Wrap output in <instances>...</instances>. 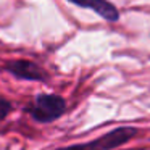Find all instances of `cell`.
<instances>
[{
    "label": "cell",
    "instance_id": "obj_1",
    "mask_svg": "<svg viewBox=\"0 0 150 150\" xmlns=\"http://www.w3.org/2000/svg\"><path fill=\"white\" fill-rule=\"evenodd\" d=\"M26 111L39 123H52L66 111V100L57 94H39L33 103L26 107Z\"/></svg>",
    "mask_w": 150,
    "mask_h": 150
},
{
    "label": "cell",
    "instance_id": "obj_3",
    "mask_svg": "<svg viewBox=\"0 0 150 150\" xmlns=\"http://www.w3.org/2000/svg\"><path fill=\"white\" fill-rule=\"evenodd\" d=\"M5 71L13 74L15 78L26 79V81L45 82L49 79V74L37 63L29 62V60H11L5 65Z\"/></svg>",
    "mask_w": 150,
    "mask_h": 150
},
{
    "label": "cell",
    "instance_id": "obj_4",
    "mask_svg": "<svg viewBox=\"0 0 150 150\" xmlns=\"http://www.w3.org/2000/svg\"><path fill=\"white\" fill-rule=\"evenodd\" d=\"M69 4L76 5L79 8H86V10H92L95 15L103 18L105 21H115L120 20V11L111 2L108 0H68Z\"/></svg>",
    "mask_w": 150,
    "mask_h": 150
},
{
    "label": "cell",
    "instance_id": "obj_5",
    "mask_svg": "<svg viewBox=\"0 0 150 150\" xmlns=\"http://www.w3.org/2000/svg\"><path fill=\"white\" fill-rule=\"evenodd\" d=\"M11 110H13L11 102L7 100V98H4L2 95H0V123H2V121L8 116V113H10Z\"/></svg>",
    "mask_w": 150,
    "mask_h": 150
},
{
    "label": "cell",
    "instance_id": "obj_2",
    "mask_svg": "<svg viewBox=\"0 0 150 150\" xmlns=\"http://www.w3.org/2000/svg\"><path fill=\"white\" fill-rule=\"evenodd\" d=\"M136 136H137L136 127H116V129L110 131V132L103 134V136L91 140V142L74 144V145L62 147V149L57 150H113L124 145Z\"/></svg>",
    "mask_w": 150,
    "mask_h": 150
}]
</instances>
